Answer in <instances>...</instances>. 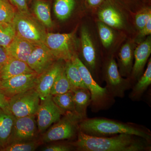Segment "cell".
Wrapping results in <instances>:
<instances>
[{
    "instance_id": "obj_1",
    "label": "cell",
    "mask_w": 151,
    "mask_h": 151,
    "mask_svg": "<svg viewBox=\"0 0 151 151\" xmlns=\"http://www.w3.org/2000/svg\"><path fill=\"white\" fill-rule=\"evenodd\" d=\"M70 144L78 151H150L151 142L129 134L111 137L89 136L79 131L76 139Z\"/></svg>"
},
{
    "instance_id": "obj_2",
    "label": "cell",
    "mask_w": 151,
    "mask_h": 151,
    "mask_svg": "<svg viewBox=\"0 0 151 151\" xmlns=\"http://www.w3.org/2000/svg\"><path fill=\"white\" fill-rule=\"evenodd\" d=\"M79 131L93 137H111L119 134H129L151 141L148 128L133 123H124L104 118H87L79 124Z\"/></svg>"
},
{
    "instance_id": "obj_3",
    "label": "cell",
    "mask_w": 151,
    "mask_h": 151,
    "mask_svg": "<svg viewBox=\"0 0 151 151\" xmlns=\"http://www.w3.org/2000/svg\"><path fill=\"white\" fill-rule=\"evenodd\" d=\"M72 60L78 68L84 84L91 94L90 105L92 112L97 113L109 109L115 103V98L110 95L105 87L100 86L95 81L78 55H75Z\"/></svg>"
},
{
    "instance_id": "obj_4",
    "label": "cell",
    "mask_w": 151,
    "mask_h": 151,
    "mask_svg": "<svg viewBox=\"0 0 151 151\" xmlns=\"http://www.w3.org/2000/svg\"><path fill=\"white\" fill-rule=\"evenodd\" d=\"M13 23L17 35L35 44H44L47 34L45 27L32 15L16 12Z\"/></svg>"
},
{
    "instance_id": "obj_5",
    "label": "cell",
    "mask_w": 151,
    "mask_h": 151,
    "mask_svg": "<svg viewBox=\"0 0 151 151\" xmlns=\"http://www.w3.org/2000/svg\"><path fill=\"white\" fill-rule=\"evenodd\" d=\"M84 119L75 112L65 113L44 134L43 142H50L76 138L79 131V123Z\"/></svg>"
},
{
    "instance_id": "obj_6",
    "label": "cell",
    "mask_w": 151,
    "mask_h": 151,
    "mask_svg": "<svg viewBox=\"0 0 151 151\" xmlns=\"http://www.w3.org/2000/svg\"><path fill=\"white\" fill-rule=\"evenodd\" d=\"M44 44L57 60L66 62L77 55L74 32L63 34L47 33Z\"/></svg>"
},
{
    "instance_id": "obj_7",
    "label": "cell",
    "mask_w": 151,
    "mask_h": 151,
    "mask_svg": "<svg viewBox=\"0 0 151 151\" xmlns=\"http://www.w3.org/2000/svg\"><path fill=\"white\" fill-rule=\"evenodd\" d=\"M103 78L106 83L105 88L114 98L124 97L126 91L132 89L134 84L131 78L122 77L119 73L118 64L113 57L105 63Z\"/></svg>"
},
{
    "instance_id": "obj_8",
    "label": "cell",
    "mask_w": 151,
    "mask_h": 151,
    "mask_svg": "<svg viewBox=\"0 0 151 151\" xmlns=\"http://www.w3.org/2000/svg\"><path fill=\"white\" fill-rule=\"evenodd\" d=\"M40 100L35 88H33L10 97L9 109L16 118L35 116Z\"/></svg>"
},
{
    "instance_id": "obj_9",
    "label": "cell",
    "mask_w": 151,
    "mask_h": 151,
    "mask_svg": "<svg viewBox=\"0 0 151 151\" xmlns=\"http://www.w3.org/2000/svg\"><path fill=\"white\" fill-rule=\"evenodd\" d=\"M65 113L55 103L52 95L41 100L36 113L39 132L43 133L52 124L59 121Z\"/></svg>"
},
{
    "instance_id": "obj_10",
    "label": "cell",
    "mask_w": 151,
    "mask_h": 151,
    "mask_svg": "<svg viewBox=\"0 0 151 151\" xmlns=\"http://www.w3.org/2000/svg\"><path fill=\"white\" fill-rule=\"evenodd\" d=\"M38 74L35 72L25 73L2 81V91L11 97L35 88Z\"/></svg>"
},
{
    "instance_id": "obj_11",
    "label": "cell",
    "mask_w": 151,
    "mask_h": 151,
    "mask_svg": "<svg viewBox=\"0 0 151 151\" xmlns=\"http://www.w3.org/2000/svg\"><path fill=\"white\" fill-rule=\"evenodd\" d=\"M37 130L35 116L16 118L8 144L34 140Z\"/></svg>"
},
{
    "instance_id": "obj_12",
    "label": "cell",
    "mask_w": 151,
    "mask_h": 151,
    "mask_svg": "<svg viewBox=\"0 0 151 151\" xmlns=\"http://www.w3.org/2000/svg\"><path fill=\"white\" fill-rule=\"evenodd\" d=\"M64 60H57L44 72L38 76L35 89L41 100L50 95V91L57 78L65 68Z\"/></svg>"
},
{
    "instance_id": "obj_13",
    "label": "cell",
    "mask_w": 151,
    "mask_h": 151,
    "mask_svg": "<svg viewBox=\"0 0 151 151\" xmlns=\"http://www.w3.org/2000/svg\"><path fill=\"white\" fill-rule=\"evenodd\" d=\"M57 60L45 44H36L27 63L35 73L40 75L50 67Z\"/></svg>"
},
{
    "instance_id": "obj_14",
    "label": "cell",
    "mask_w": 151,
    "mask_h": 151,
    "mask_svg": "<svg viewBox=\"0 0 151 151\" xmlns=\"http://www.w3.org/2000/svg\"><path fill=\"white\" fill-rule=\"evenodd\" d=\"M81 42L82 58L84 61L82 63L94 78V73H96L98 66L97 55L91 35L85 27L81 28Z\"/></svg>"
},
{
    "instance_id": "obj_15",
    "label": "cell",
    "mask_w": 151,
    "mask_h": 151,
    "mask_svg": "<svg viewBox=\"0 0 151 151\" xmlns=\"http://www.w3.org/2000/svg\"><path fill=\"white\" fill-rule=\"evenodd\" d=\"M151 53V39L149 36L135 49L134 53V62L130 78L134 84L142 75L143 70Z\"/></svg>"
},
{
    "instance_id": "obj_16",
    "label": "cell",
    "mask_w": 151,
    "mask_h": 151,
    "mask_svg": "<svg viewBox=\"0 0 151 151\" xmlns=\"http://www.w3.org/2000/svg\"><path fill=\"white\" fill-rule=\"evenodd\" d=\"M36 45L16 35L6 49L10 58L27 62Z\"/></svg>"
},
{
    "instance_id": "obj_17",
    "label": "cell",
    "mask_w": 151,
    "mask_h": 151,
    "mask_svg": "<svg viewBox=\"0 0 151 151\" xmlns=\"http://www.w3.org/2000/svg\"><path fill=\"white\" fill-rule=\"evenodd\" d=\"M104 5L98 12V18L110 27L121 29L124 26V20L122 14L109 2H104Z\"/></svg>"
},
{
    "instance_id": "obj_18",
    "label": "cell",
    "mask_w": 151,
    "mask_h": 151,
    "mask_svg": "<svg viewBox=\"0 0 151 151\" xmlns=\"http://www.w3.org/2000/svg\"><path fill=\"white\" fill-rule=\"evenodd\" d=\"M35 72L24 61L10 58L0 70V80H4L21 74Z\"/></svg>"
},
{
    "instance_id": "obj_19",
    "label": "cell",
    "mask_w": 151,
    "mask_h": 151,
    "mask_svg": "<svg viewBox=\"0 0 151 151\" xmlns=\"http://www.w3.org/2000/svg\"><path fill=\"white\" fill-rule=\"evenodd\" d=\"M16 118L10 111L0 108V146L3 147L8 144Z\"/></svg>"
},
{
    "instance_id": "obj_20",
    "label": "cell",
    "mask_w": 151,
    "mask_h": 151,
    "mask_svg": "<svg viewBox=\"0 0 151 151\" xmlns=\"http://www.w3.org/2000/svg\"><path fill=\"white\" fill-rule=\"evenodd\" d=\"M151 84V59L149 60L147 68L136 81L132 88L129 97L132 101H139Z\"/></svg>"
},
{
    "instance_id": "obj_21",
    "label": "cell",
    "mask_w": 151,
    "mask_h": 151,
    "mask_svg": "<svg viewBox=\"0 0 151 151\" xmlns=\"http://www.w3.org/2000/svg\"><path fill=\"white\" fill-rule=\"evenodd\" d=\"M72 91L75 112L84 119L87 118L86 111L91 101L90 92L87 88H76Z\"/></svg>"
},
{
    "instance_id": "obj_22",
    "label": "cell",
    "mask_w": 151,
    "mask_h": 151,
    "mask_svg": "<svg viewBox=\"0 0 151 151\" xmlns=\"http://www.w3.org/2000/svg\"><path fill=\"white\" fill-rule=\"evenodd\" d=\"M134 53L129 43L125 44L119 54V73L122 76L130 78L133 68Z\"/></svg>"
},
{
    "instance_id": "obj_23",
    "label": "cell",
    "mask_w": 151,
    "mask_h": 151,
    "mask_svg": "<svg viewBox=\"0 0 151 151\" xmlns=\"http://www.w3.org/2000/svg\"><path fill=\"white\" fill-rule=\"evenodd\" d=\"M33 10L37 19L45 27L48 28L52 27L53 23L48 3L42 0H36L34 3Z\"/></svg>"
},
{
    "instance_id": "obj_24",
    "label": "cell",
    "mask_w": 151,
    "mask_h": 151,
    "mask_svg": "<svg viewBox=\"0 0 151 151\" xmlns=\"http://www.w3.org/2000/svg\"><path fill=\"white\" fill-rule=\"evenodd\" d=\"M76 4V0H55L53 10L58 19L64 21L69 17Z\"/></svg>"
},
{
    "instance_id": "obj_25",
    "label": "cell",
    "mask_w": 151,
    "mask_h": 151,
    "mask_svg": "<svg viewBox=\"0 0 151 151\" xmlns=\"http://www.w3.org/2000/svg\"><path fill=\"white\" fill-rule=\"evenodd\" d=\"M65 70L72 89L76 88H87L81 78L78 68L72 60L65 62Z\"/></svg>"
},
{
    "instance_id": "obj_26",
    "label": "cell",
    "mask_w": 151,
    "mask_h": 151,
    "mask_svg": "<svg viewBox=\"0 0 151 151\" xmlns=\"http://www.w3.org/2000/svg\"><path fill=\"white\" fill-rule=\"evenodd\" d=\"M16 35L13 22H0V46L6 48Z\"/></svg>"
},
{
    "instance_id": "obj_27",
    "label": "cell",
    "mask_w": 151,
    "mask_h": 151,
    "mask_svg": "<svg viewBox=\"0 0 151 151\" xmlns=\"http://www.w3.org/2000/svg\"><path fill=\"white\" fill-rule=\"evenodd\" d=\"M52 99L55 103L64 113L75 112L72 90L63 94L52 96Z\"/></svg>"
},
{
    "instance_id": "obj_28",
    "label": "cell",
    "mask_w": 151,
    "mask_h": 151,
    "mask_svg": "<svg viewBox=\"0 0 151 151\" xmlns=\"http://www.w3.org/2000/svg\"><path fill=\"white\" fill-rule=\"evenodd\" d=\"M72 89L71 84L66 76L64 68L52 85L50 91V95L54 96L63 94L72 90Z\"/></svg>"
},
{
    "instance_id": "obj_29",
    "label": "cell",
    "mask_w": 151,
    "mask_h": 151,
    "mask_svg": "<svg viewBox=\"0 0 151 151\" xmlns=\"http://www.w3.org/2000/svg\"><path fill=\"white\" fill-rule=\"evenodd\" d=\"M97 26L102 44L104 47L107 48L111 46L113 42L115 37L114 33L110 27L102 22H98Z\"/></svg>"
},
{
    "instance_id": "obj_30",
    "label": "cell",
    "mask_w": 151,
    "mask_h": 151,
    "mask_svg": "<svg viewBox=\"0 0 151 151\" xmlns=\"http://www.w3.org/2000/svg\"><path fill=\"white\" fill-rule=\"evenodd\" d=\"M39 145L37 141L33 140L26 142H17L9 144L4 149L6 151H35Z\"/></svg>"
},
{
    "instance_id": "obj_31",
    "label": "cell",
    "mask_w": 151,
    "mask_h": 151,
    "mask_svg": "<svg viewBox=\"0 0 151 151\" xmlns=\"http://www.w3.org/2000/svg\"><path fill=\"white\" fill-rule=\"evenodd\" d=\"M16 12L7 0H0V22H13Z\"/></svg>"
},
{
    "instance_id": "obj_32",
    "label": "cell",
    "mask_w": 151,
    "mask_h": 151,
    "mask_svg": "<svg viewBox=\"0 0 151 151\" xmlns=\"http://www.w3.org/2000/svg\"><path fill=\"white\" fill-rule=\"evenodd\" d=\"M150 17L151 10L150 8H144L139 11L135 17V24L137 28L139 30L142 29Z\"/></svg>"
},
{
    "instance_id": "obj_33",
    "label": "cell",
    "mask_w": 151,
    "mask_h": 151,
    "mask_svg": "<svg viewBox=\"0 0 151 151\" xmlns=\"http://www.w3.org/2000/svg\"><path fill=\"white\" fill-rule=\"evenodd\" d=\"M75 150L70 143L55 144L47 146L42 149L44 151H70Z\"/></svg>"
},
{
    "instance_id": "obj_34",
    "label": "cell",
    "mask_w": 151,
    "mask_h": 151,
    "mask_svg": "<svg viewBox=\"0 0 151 151\" xmlns=\"http://www.w3.org/2000/svg\"><path fill=\"white\" fill-rule=\"evenodd\" d=\"M16 7L18 12L21 13L31 15L32 14L30 12L26 0H9Z\"/></svg>"
},
{
    "instance_id": "obj_35",
    "label": "cell",
    "mask_w": 151,
    "mask_h": 151,
    "mask_svg": "<svg viewBox=\"0 0 151 151\" xmlns=\"http://www.w3.org/2000/svg\"><path fill=\"white\" fill-rule=\"evenodd\" d=\"M5 48L0 46V70L9 59Z\"/></svg>"
},
{
    "instance_id": "obj_36",
    "label": "cell",
    "mask_w": 151,
    "mask_h": 151,
    "mask_svg": "<svg viewBox=\"0 0 151 151\" xmlns=\"http://www.w3.org/2000/svg\"><path fill=\"white\" fill-rule=\"evenodd\" d=\"M9 100L4 92L0 89V108L7 111H10L9 109Z\"/></svg>"
},
{
    "instance_id": "obj_37",
    "label": "cell",
    "mask_w": 151,
    "mask_h": 151,
    "mask_svg": "<svg viewBox=\"0 0 151 151\" xmlns=\"http://www.w3.org/2000/svg\"><path fill=\"white\" fill-rule=\"evenodd\" d=\"M151 17L150 18L147 22L145 25L142 29L139 30V37L142 38L146 36L151 35Z\"/></svg>"
},
{
    "instance_id": "obj_38",
    "label": "cell",
    "mask_w": 151,
    "mask_h": 151,
    "mask_svg": "<svg viewBox=\"0 0 151 151\" xmlns=\"http://www.w3.org/2000/svg\"><path fill=\"white\" fill-rule=\"evenodd\" d=\"M106 0H85V5L88 7L94 8L100 6Z\"/></svg>"
},
{
    "instance_id": "obj_39",
    "label": "cell",
    "mask_w": 151,
    "mask_h": 151,
    "mask_svg": "<svg viewBox=\"0 0 151 151\" xmlns=\"http://www.w3.org/2000/svg\"><path fill=\"white\" fill-rule=\"evenodd\" d=\"M0 89L2 90V81L0 80Z\"/></svg>"
},
{
    "instance_id": "obj_40",
    "label": "cell",
    "mask_w": 151,
    "mask_h": 151,
    "mask_svg": "<svg viewBox=\"0 0 151 151\" xmlns=\"http://www.w3.org/2000/svg\"><path fill=\"white\" fill-rule=\"evenodd\" d=\"M29 2L30 1H32V0H27Z\"/></svg>"
}]
</instances>
